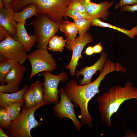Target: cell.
Listing matches in <instances>:
<instances>
[{"mask_svg":"<svg viewBox=\"0 0 137 137\" xmlns=\"http://www.w3.org/2000/svg\"><path fill=\"white\" fill-rule=\"evenodd\" d=\"M26 70V67L23 64L17 63L6 76L5 83L19 86Z\"/></svg>","mask_w":137,"mask_h":137,"instance_id":"cell-16","label":"cell"},{"mask_svg":"<svg viewBox=\"0 0 137 137\" xmlns=\"http://www.w3.org/2000/svg\"><path fill=\"white\" fill-rule=\"evenodd\" d=\"M137 3V0H120L115 6L116 9L127 5H132Z\"/></svg>","mask_w":137,"mask_h":137,"instance_id":"cell-30","label":"cell"},{"mask_svg":"<svg viewBox=\"0 0 137 137\" xmlns=\"http://www.w3.org/2000/svg\"><path fill=\"white\" fill-rule=\"evenodd\" d=\"M59 94L61 99L59 102L55 104L53 109L57 117L61 120L65 118H69L72 121L76 130H81L82 125L77 118L74 107L76 106L73 103L66 93L64 89L62 88Z\"/></svg>","mask_w":137,"mask_h":137,"instance_id":"cell-8","label":"cell"},{"mask_svg":"<svg viewBox=\"0 0 137 137\" xmlns=\"http://www.w3.org/2000/svg\"><path fill=\"white\" fill-rule=\"evenodd\" d=\"M27 58L31 66L29 80L40 72L54 71L57 67L55 59L46 49H36L27 55Z\"/></svg>","mask_w":137,"mask_h":137,"instance_id":"cell-6","label":"cell"},{"mask_svg":"<svg viewBox=\"0 0 137 137\" xmlns=\"http://www.w3.org/2000/svg\"><path fill=\"white\" fill-rule=\"evenodd\" d=\"M78 29L79 36L87 32L91 25V20L85 19L74 20Z\"/></svg>","mask_w":137,"mask_h":137,"instance_id":"cell-24","label":"cell"},{"mask_svg":"<svg viewBox=\"0 0 137 137\" xmlns=\"http://www.w3.org/2000/svg\"><path fill=\"white\" fill-rule=\"evenodd\" d=\"M68 9L75 10L82 13H87L84 6L79 0H74L69 5Z\"/></svg>","mask_w":137,"mask_h":137,"instance_id":"cell-28","label":"cell"},{"mask_svg":"<svg viewBox=\"0 0 137 137\" xmlns=\"http://www.w3.org/2000/svg\"><path fill=\"white\" fill-rule=\"evenodd\" d=\"M137 99V88L128 81L124 86L112 87L96 98L101 120L106 126L111 127V118L117 112L122 104L126 100Z\"/></svg>","mask_w":137,"mask_h":137,"instance_id":"cell-2","label":"cell"},{"mask_svg":"<svg viewBox=\"0 0 137 137\" xmlns=\"http://www.w3.org/2000/svg\"><path fill=\"white\" fill-rule=\"evenodd\" d=\"M18 62L15 60L6 59L0 56V81L1 84H4L6 76Z\"/></svg>","mask_w":137,"mask_h":137,"instance_id":"cell-19","label":"cell"},{"mask_svg":"<svg viewBox=\"0 0 137 137\" xmlns=\"http://www.w3.org/2000/svg\"><path fill=\"white\" fill-rule=\"evenodd\" d=\"M117 70L118 67L115 63L107 60L102 71L93 81L80 85L76 80H72L66 84L64 89L67 96L76 107H79L80 109V114L78 117L82 125H87L93 127V119L88 110V103L97 94L100 93L99 87L107 74Z\"/></svg>","mask_w":137,"mask_h":137,"instance_id":"cell-1","label":"cell"},{"mask_svg":"<svg viewBox=\"0 0 137 137\" xmlns=\"http://www.w3.org/2000/svg\"><path fill=\"white\" fill-rule=\"evenodd\" d=\"M91 25L112 28L125 34L128 37L129 36V33L128 30L118 27L108 23L103 22L99 19H94L91 20Z\"/></svg>","mask_w":137,"mask_h":137,"instance_id":"cell-25","label":"cell"},{"mask_svg":"<svg viewBox=\"0 0 137 137\" xmlns=\"http://www.w3.org/2000/svg\"><path fill=\"white\" fill-rule=\"evenodd\" d=\"M93 40V37L91 34L86 32L73 41L71 46L73 51L71 59L69 64L65 66L66 69L69 70L71 76L74 77L75 75L76 67L79 64L78 61L82 58L81 53L83 48L88 43L92 42Z\"/></svg>","mask_w":137,"mask_h":137,"instance_id":"cell-10","label":"cell"},{"mask_svg":"<svg viewBox=\"0 0 137 137\" xmlns=\"http://www.w3.org/2000/svg\"><path fill=\"white\" fill-rule=\"evenodd\" d=\"M74 0H16L12 8L15 12L22 10L27 5L33 4L37 6L38 16L46 15L52 21L61 22L68 7Z\"/></svg>","mask_w":137,"mask_h":137,"instance_id":"cell-3","label":"cell"},{"mask_svg":"<svg viewBox=\"0 0 137 137\" xmlns=\"http://www.w3.org/2000/svg\"><path fill=\"white\" fill-rule=\"evenodd\" d=\"M49 104L44 101L29 109L24 105L19 116L16 120L12 121L7 128L6 133L10 137H31V130L42 124L36 119L35 111L40 107Z\"/></svg>","mask_w":137,"mask_h":137,"instance_id":"cell-4","label":"cell"},{"mask_svg":"<svg viewBox=\"0 0 137 137\" xmlns=\"http://www.w3.org/2000/svg\"><path fill=\"white\" fill-rule=\"evenodd\" d=\"M14 11L12 7H0V26L3 27L14 38L16 35L17 24L14 18Z\"/></svg>","mask_w":137,"mask_h":137,"instance_id":"cell-13","label":"cell"},{"mask_svg":"<svg viewBox=\"0 0 137 137\" xmlns=\"http://www.w3.org/2000/svg\"><path fill=\"white\" fill-rule=\"evenodd\" d=\"M27 53L23 46L10 35L0 42V56L5 59L23 64L27 59Z\"/></svg>","mask_w":137,"mask_h":137,"instance_id":"cell-9","label":"cell"},{"mask_svg":"<svg viewBox=\"0 0 137 137\" xmlns=\"http://www.w3.org/2000/svg\"><path fill=\"white\" fill-rule=\"evenodd\" d=\"M33 84H30L24 94L22 99L27 108H30L37 105L33 91Z\"/></svg>","mask_w":137,"mask_h":137,"instance_id":"cell-22","label":"cell"},{"mask_svg":"<svg viewBox=\"0 0 137 137\" xmlns=\"http://www.w3.org/2000/svg\"><path fill=\"white\" fill-rule=\"evenodd\" d=\"M68 16L74 20L79 19H85L91 20L94 19L93 18L87 13H82L70 9H68L65 15V18Z\"/></svg>","mask_w":137,"mask_h":137,"instance_id":"cell-26","label":"cell"},{"mask_svg":"<svg viewBox=\"0 0 137 137\" xmlns=\"http://www.w3.org/2000/svg\"><path fill=\"white\" fill-rule=\"evenodd\" d=\"M9 35H10L8 31L3 27L0 26V42L5 40Z\"/></svg>","mask_w":137,"mask_h":137,"instance_id":"cell-32","label":"cell"},{"mask_svg":"<svg viewBox=\"0 0 137 137\" xmlns=\"http://www.w3.org/2000/svg\"><path fill=\"white\" fill-rule=\"evenodd\" d=\"M84 6L87 13L94 19H101L106 21L109 16V9L113 5V2L107 1H103L96 4L91 1V0H79Z\"/></svg>","mask_w":137,"mask_h":137,"instance_id":"cell-11","label":"cell"},{"mask_svg":"<svg viewBox=\"0 0 137 137\" xmlns=\"http://www.w3.org/2000/svg\"><path fill=\"white\" fill-rule=\"evenodd\" d=\"M84 53H85L86 55L88 56L94 54L93 47L90 46L86 49L85 50Z\"/></svg>","mask_w":137,"mask_h":137,"instance_id":"cell-36","label":"cell"},{"mask_svg":"<svg viewBox=\"0 0 137 137\" xmlns=\"http://www.w3.org/2000/svg\"><path fill=\"white\" fill-rule=\"evenodd\" d=\"M107 57V53L104 51L102 52L99 59L92 65L88 66H86L75 73L77 79H79L80 75L83 76L82 79L79 81V84L82 85L89 83L92 82V78L98 70H100V73L102 71L104 64Z\"/></svg>","mask_w":137,"mask_h":137,"instance_id":"cell-12","label":"cell"},{"mask_svg":"<svg viewBox=\"0 0 137 137\" xmlns=\"http://www.w3.org/2000/svg\"><path fill=\"white\" fill-rule=\"evenodd\" d=\"M59 29L64 33L66 37V47L68 50H72V44L76 38L78 32L76 25L74 22H71L68 21H62L61 23Z\"/></svg>","mask_w":137,"mask_h":137,"instance_id":"cell-15","label":"cell"},{"mask_svg":"<svg viewBox=\"0 0 137 137\" xmlns=\"http://www.w3.org/2000/svg\"><path fill=\"white\" fill-rule=\"evenodd\" d=\"M25 25L20 23H17L16 33L14 38L23 46L27 52H30L32 47L36 43V39L34 35H28Z\"/></svg>","mask_w":137,"mask_h":137,"instance_id":"cell-14","label":"cell"},{"mask_svg":"<svg viewBox=\"0 0 137 137\" xmlns=\"http://www.w3.org/2000/svg\"><path fill=\"white\" fill-rule=\"evenodd\" d=\"M129 35L128 37L132 38H134L137 35V26L132 28L128 30Z\"/></svg>","mask_w":137,"mask_h":137,"instance_id":"cell-35","label":"cell"},{"mask_svg":"<svg viewBox=\"0 0 137 137\" xmlns=\"http://www.w3.org/2000/svg\"><path fill=\"white\" fill-rule=\"evenodd\" d=\"M66 40H64L62 37L54 36L49 40L48 49L53 52H61L65 46Z\"/></svg>","mask_w":137,"mask_h":137,"instance_id":"cell-21","label":"cell"},{"mask_svg":"<svg viewBox=\"0 0 137 137\" xmlns=\"http://www.w3.org/2000/svg\"><path fill=\"white\" fill-rule=\"evenodd\" d=\"M12 120L5 108H0V127L6 129L10 125Z\"/></svg>","mask_w":137,"mask_h":137,"instance_id":"cell-27","label":"cell"},{"mask_svg":"<svg viewBox=\"0 0 137 137\" xmlns=\"http://www.w3.org/2000/svg\"><path fill=\"white\" fill-rule=\"evenodd\" d=\"M100 43V42L93 47L94 53H100L103 50L104 48Z\"/></svg>","mask_w":137,"mask_h":137,"instance_id":"cell-34","label":"cell"},{"mask_svg":"<svg viewBox=\"0 0 137 137\" xmlns=\"http://www.w3.org/2000/svg\"><path fill=\"white\" fill-rule=\"evenodd\" d=\"M33 91L37 105L44 101L43 82L39 80H36L33 84Z\"/></svg>","mask_w":137,"mask_h":137,"instance_id":"cell-23","label":"cell"},{"mask_svg":"<svg viewBox=\"0 0 137 137\" xmlns=\"http://www.w3.org/2000/svg\"><path fill=\"white\" fill-rule=\"evenodd\" d=\"M61 22H53L45 15H39L31 21L29 25L34 29L37 49H47L49 40L59 29Z\"/></svg>","mask_w":137,"mask_h":137,"instance_id":"cell-5","label":"cell"},{"mask_svg":"<svg viewBox=\"0 0 137 137\" xmlns=\"http://www.w3.org/2000/svg\"><path fill=\"white\" fill-rule=\"evenodd\" d=\"M42 75L44 78L43 82L44 88V100L49 104H56L58 103V86L59 82L62 81L66 82L68 79L66 72L62 71L58 75H55L49 71L43 72Z\"/></svg>","mask_w":137,"mask_h":137,"instance_id":"cell-7","label":"cell"},{"mask_svg":"<svg viewBox=\"0 0 137 137\" xmlns=\"http://www.w3.org/2000/svg\"><path fill=\"white\" fill-rule=\"evenodd\" d=\"M19 86L11 84H1L0 86V92L6 93H14L18 92Z\"/></svg>","mask_w":137,"mask_h":137,"instance_id":"cell-29","label":"cell"},{"mask_svg":"<svg viewBox=\"0 0 137 137\" xmlns=\"http://www.w3.org/2000/svg\"><path fill=\"white\" fill-rule=\"evenodd\" d=\"M2 128L0 127V137H8V135L4 133Z\"/></svg>","mask_w":137,"mask_h":137,"instance_id":"cell-37","label":"cell"},{"mask_svg":"<svg viewBox=\"0 0 137 137\" xmlns=\"http://www.w3.org/2000/svg\"><path fill=\"white\" fill-rule=\"evenodd\" d=\"M4 7L6 8L12 7L13 4L16 0H2Z\"/></svg>","mask_w":137,"mask_h":137,"instance_id":"cell-33","label":"cell"},{"mask_svg":"<svg viewBox=\"0 0 137 137\" xmlns=\"http://www.w3.org/2000/svg\"><path fill=\"white\" fill-rule=\"evenodd\" d=\"M123 11H128L132 13L137 11V3L132 5H127L121 8Z\"/></svg>","mask_w":137,"mask_h":137,"instance_id":"cell-31","label":"cell"},{"mask_svg":"<svg viewBox=\"0 0 137 137\" xmlns=\"http://www.w3.org/2000/svg\"><path fill=\"white\" fill-rule=\"evenodd\" d=\"M24 103L23 100L14 102L9 104L5 108L12 121L15 120L18 118L21 113V107Z\"/></svg>","mask_w":137,"mask_h":137,"instance_id":"cell-20","label":"cell"},{"mask_svg":"<svg viewBox=\"0 0 137 137\" xmlns=\"http://www.w3.org/2000/svg\"><path fill=\"white\" fill-rule=\"evenodd\" d=\"M20 12H13L14 18L18 23H20L25 25L26 20L29 18H31L33 16L38 17L37 6L33 4H29L24 7Z\"/></svg>","mask_w":137,"mask_h":137,"instance_id":"cell-18","label":"cell"},{"mask_svg":"<svg viewBox=\"0 0 137 137\" xmlns=\"http://www.w3.org/2000/svg\"><path fill=\"white\" fill-rule=\"evenodd\" d=\"M28 88L27 85L25 84L21 90L16 92L9 94L0 92V107L5 108L10 103L23 100V96Z\"/></svg>","mask_w":137,"mask_h":137,"instance_id":"cell-17","label":"cell"}]
</instances>
